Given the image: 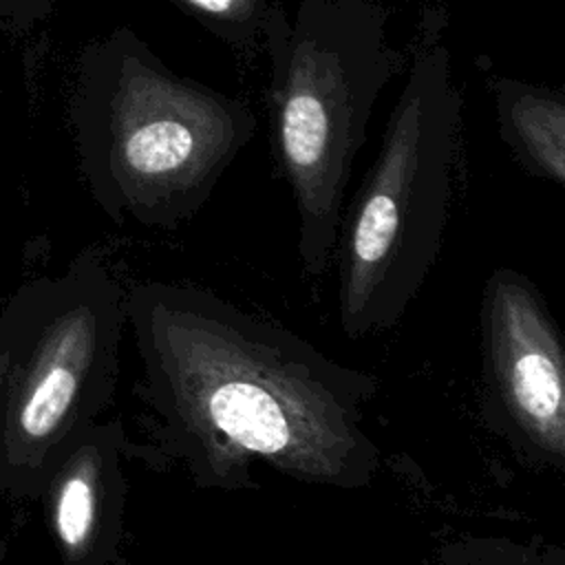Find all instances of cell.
Masks as SVG:
<instances>
[{"instance_id": "cell-4", "label": "cell", "mask_w": 565, "mask_h": 565, "mask_svg": "<svg viewBox=\"0 0 565 565\" xmlns=\"http://www.w3.org/2000/svg\"><path fill=\"white\" fill-rule=\"evenodd\" d=\"M271 64L274 152L298 214V258L320 278L335 254L344 194L373 108L408 53L391 44L377 0L271 2L263 24Z\"/></svg>"}, {"instance_id": "cell-2", "label": "cell", "mask_w": 565, "mask_h": 565, "mask_svg": "<svg viewBox=\"0 0 565 565\" xmlns=\"http://www.w3.org/2000/svg\"><path fill=\"white\" fill-rule=\"evenodd\" d=\"M73 113L93 199L150 230L196 216L256 132L245 102L179 75L130 29L84 53Z\"/></svg>"}, {"instance_id": "cell-9", "label": "cell", "mask_w": 565, "mask_h": 565, "mask_svg": "<svg viewBox=\"0 0 565 565\" xmlns=\"http://www.w3.org/2000/svg\"><path fill=\"white\" fill-rule=\"evenodd\" d=\"M419 565H565V552L541 539L466 536L441 545Z\"/></svg>"}, {"instance_id": "cell-12", "label": "cell", "mask_w": 565, "mask_h": 565, "mask_svg": "<svg viewBox=\"0 0 565 565\" xmlns=\"http://www.w3.org/2000/svg\"><path fill=\"white\" fill-rule=\"evenodd\" d=\"M7 552H9V541L0 536V565H2L4 558H7Z\"/></svg>"}, {"instance_id": "cell-3", "label": "cell", "mask_w": 565, "mask_h": 565, "mask_svg": "<svg viewBox=\"0 0 565 565\" xmlns=\"http://www.w3.org/2000/svg\"><path fill=\"white\" fill-rule=\"evenodd\" d=\"M446 18L426 9L377 157L338 232V318L351 340L391 331L444 243L461 130Z\"/></svg>"}, {"instance_id": "cell-10", "label": "cell", "mask_w": 565, "mask_h": 565, "mask_svg": "<svg viewBox=\"0 0 565 565\" xmlns=\"http://www.w3.org/2000/svg\"><path fill=\"white\" fill-rule=\"evenodd\" d=\"M212 35L238 53L263 49L269 0H174Z\"/></svg>"}, {"instance_id": "cell-1", "label": "cell", "mask_w": 565, "mask_h": 565, "mask_svg": "<svg viewBox=\"0 0 565 565\" xmlns=\"http://www.w3.org/2000/svg\"><path fill=\"white\" fill-rule=\"evenodd\" d=\"M146 441L130 459L181 468L201 490H256L254 463L364 490L380 472L366 406L377 377L196 282L126 287Z\"/></svg>"}, {"instance_id": "cell-7", "label": "cell", "mask_w": 565, "mask_h": 565, "mask_svg": "<svg viewBox=\"0 0 565 565\" xmlns=\"http://www.w3.org/2000/svg\"><path fill=\"white\" fill-rule=\"evenodd\" d=\"M130 437L119 417L86 426L53 461L40 497L55 565H113L126 514Z\"/></svg>"}, {"instance_id": "cell-5", "label": "cell", "mask_w": 565, "mask_h": 565, "mask_svg": "<svg viewBox=\"0 0 565 565\" xmlns=\"http://www.w3.org/2000/svg\"><path fill=\"white\" fill-rule=\"evenodd\" d=\"M126 287L97 252L33 278L22 344L0 386V499H38L60 452L110 406Z\"/></svg>"}, {"instance_id": "cell-11", "label": "cell", "mask_w": 565, "mask_h": 565, "mask_svg": "<svg viewBox=\"0 0 565 565\" xmlns=\"http://www.w3.org/2000/svg\"><path fill=\"white\" fill-rule=\"evenodd\" d=\"M33 305V280L20 285L0 309V386L22 344Z\"/></svg>"}, {"instance_id": "cell-8", "label": "cell", "mask_w": 565, "mask_h": 565, "mask_svg": "<svg viewBox=\"0 0 565 565\" xmlns=\"http://www.w3.org/2000/svg\"><path fill=\"white\" fill-rule=\"evenodd\" d=\"M497 119L505 143L541 179L565 183V104L558 93L501 77L494 84Z\"/></svg>"}, {"instance_id": "cell-6", "label": "cell", "mask_w": 565, "mask_h": 565, "mask_svg": "<svg viewBox=\"0 0 565 565\" xmlns=\"http://www.w3.org/2000/svg\"><path fill=\"white\" fill-rule=\"evenodd\" d=\"M483 419L530 466L565 468V351L539 287L494 269L481 291Z\"/></svg>"}]
</instances>
